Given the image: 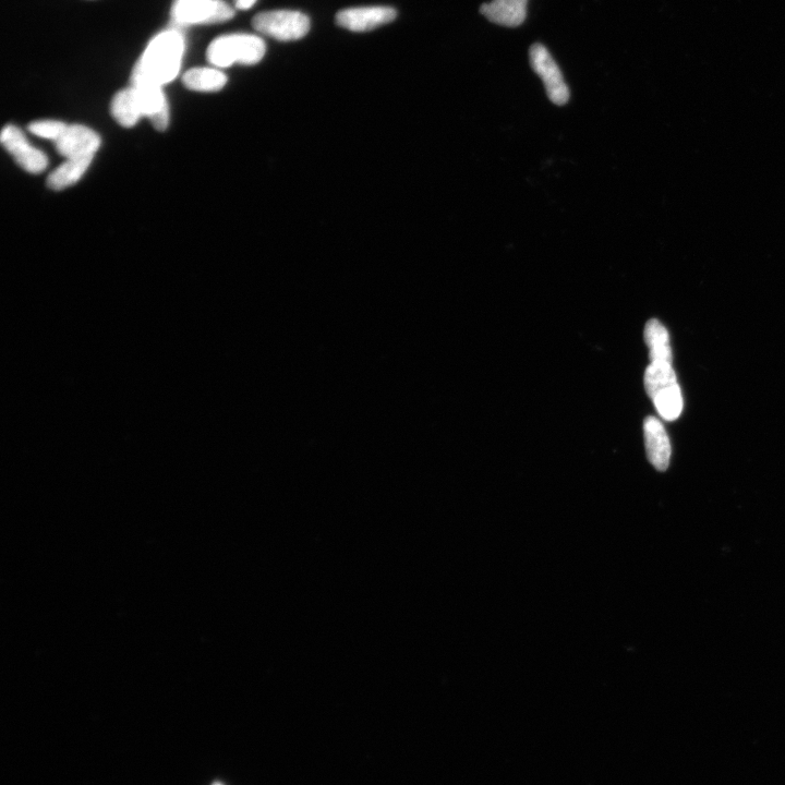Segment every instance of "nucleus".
<instances>
[{"instance_id":"f257e3e1","label":"nucleus","mask_w":785,"mask_h":785,"mask_svg":"<svg viewBox=\"0 0 785 785\" xmlns=\"http://www.w3.org/2000/svg\"><path fill=\"white\" fill-rule=\"evenodd\" d=\"M185 52L183 33L169 29L156 35L138 60L131 76V86L161 87L174 80Z\"/></svg>"},{"instance_id":"f03ea898","label":"nucleus","mask_w":785,"mask_h":785,"mask_svg":"<svg viewBox=\"0 0 785 785\" xmlns=\"http://www.w3.org/2000/svg\"><path fill=\"white\" fill-rule=\"evenodd\" d=\"M645 388L661 418L673 421L681 416L683 397L672 364L651 362L645 372Z\"/></svg>"},{"instance_id":"7ed1b4c3","label":"nucleus","mask_w":785,"mask_h":785,"mask_svg":"<svg viewBox=\"0 0 785 785\" xmlns=\"http://www.w3.org/2000/svg\"><path fill=\"white\" fill-rule=\"evenodd\" d=\"M267 52V46L257 35L229 34L214 40L207 52L209 62L217 68L234 64L256 65Z\"/></svg>"},{"instance_id":"20e7f679","label":"nucleus","mask_w":785,"mask_h":785,"mask_svg":"<svg viewBox=\"0 0 785 785\" xmlns=\"http://www.w3.org/2000/svg\"><path fill=\"white\" fill-rule=\"evenodd\" d=\"M252 26L271 38L282 41H297L305 38L310 31V19L303 12L293 10H274L261 12L252 20Z\"/></svg>"},{"instance_id":"39448f33","label":"nucleus","mask_w":785,"mask_h":785,"mask_svg":"<svg viewBox=\"0 0 785 785\" xmlns=\"http://www.w3.org/2000/svg\"><path fill=\"white\" fill-rule=\"evenodd\" d=\"M235 10L223 0H176L172 8L174 26L188 27L199 23L231 20Z\"/></svg>"},{"instance_id":"423d86ee","label":"nucleus","mask_w":785,"mask_h":785,"mask_svg":"<svg viewBox=\"0 0 785 785\" xmlns=\"http://www.w3.org/2000/svg\"><path fill=\"white\" fill-rule=\"evenodd\" d=\"M529 57L531 68L545 84L549 100L559 106L569 103L571 96L569 86L547 48L542 44H534L530 47Z\"/></svg>"},{"instance_id":"0eeeda50","label":"nucleus","mask_w":785,"mask_h":785,"mask_svg":"<svg viewBox=\"0 0 785 785\" xmlns=\"http://www.w3.org/2000/svg\"><path fill=\"white\" fill-rule=\"evenodd\" d=\"M2 144L4 148L15 157L16 162L24 171L31 174H40L45 171L48 160L46 155L31 146L23 132L12 125L3 129Z\"/></svg>"},{"instance_id":"6e6552de","label":"nucleus","mask_w":785,"mask_h":785,"mask_svg":"<svg viewBox=\"0 0 785 785\" xmlns=\"http://www.w3.org/2000/svg\"><path fill=\"white\" fill-rule=\"evenodd\" d=\"M396 10L391 7L372 6L349 8L338 12V26L353 32H367L395 20Z\"/></svg>"},{"instance_id":"1a4fd4ad","label":"nucleus","mask_w":785,"mask_h":785,"mask_svg":"<svg viewBox=\"0 0 785 785\" xmlns=\"http://www.w3.org/2000/svg\"><path fill=\"white\" fill-rule=\"evenodd\" d=\"M55 144L60 155L67 159H74V157L94 156L101 147V138L86 126L71 125Z\"/></svg>"},{"instance_id":"9d476101","label":"nucleus","mask_w":785,"mask_h":785,"mask_svg":"<svg viewBox=\"0 0 785 785\" xmlns=\"http://www.w3.org/2000/svg\"><path fill=\"white\" fill-rule=\"evenodd\" d=\"M644 432L650 463L660 471L667 470L671 458V443L662 422L656 417L646 418Z\"/></svg>"},{"instance_id":"9b49d317","label":"nucleus","mask_w":785,"mask_h":785,"mask_svg":"<svg viewBox=\"0 0 785 785\" xmlns=\"http://www.w3.org/2000/svg\"><path fill=\"white\" fill-rule=\"evenodd\" d=\"M528 0H492L483 4L480 12L490 22L502 27L521 26L527 17Z\"/></svg>"},{"instance_id":"f8f14e48","label":"nucleus","mask_w":785,"mask_h":785,"mask_svg":"<svg viewBox=\"0 0 785 785\" xmlns=\"http://www.w3.org/2000/svg\"><path fill=\"white\" fill-rule=\"evenodd\" d=\"M143 117L150 118L156 130L164 131L169 123V108L161 87H135Z\"/></svg>"},{"instance_id":"ddd939ff","label":"nucleus","mask_w":785,"mask_h":785,"mask_svg":"<svg viewBox=\"0 0 785 785\" xmlns=\"http://www.w3.org/2000/svg\"><path fill=\"white\" fill-rule=\"evenodd\" d=\"M94 156L74 157L67 159L48 176L47 186L52 190H64L78 183L84 173L88 171Z\"/></svg>"},{"instance_id":"4468645a","label":"nucleus","mask_w":785,"mask_h":785,"mask_svg":"<svg viewBox=\"0 0 785 785\" xmlns=\"http://www.w3.org/2000/svg\"><path fill=\"white\" fill-rule=\"evenodd\" d=\"M111 111L119 125L126 128L134 127L143 117L137 91L130 87L118 92L113 99Z\"/></svg>"},{"instance_id":"2eb2a0df","label":"nucleus","mask_w":785,"mask_h":785,"mask_svg":"<svg viewBox=\"0 0 785 785\" xmlns=\"http://www.w3.org/2000/svg\"><path fill=\"white\" fill-rule=\"evenodd\" d=\"M645 340L649 347L651 362H668L672 364L670 337L666 328L656 319L648 321L645 328Z\"/></svg>"},{"instance_id":"dca6fc26","label":"nucleus","mask_w":785,"mask_h":785,"mask_svg":"<svg viewBox=\"0 0 785 785\" xmlns=\"http://www.w3.org/2000/svg\"><path fill=\"white\" fill-rule=\"evenodd\" d=\"M185 86L192 91L217 92L227 83L224 72L216 68H193L184 75Z\"/></svg>"},{"instance_id":"f3484780","label":"nucleus","mask_w":785,"mask_h":785,"mask_svg":"<svg viewBox=\"0 0 785 785\" xmlns=\"http://www.w3.org/2000/svg\"><path fill=\"white\" fill-rule=\"evenodd\" d=\"M67 127L68 125L57 122V120H41V122L32 123L29 130L35 136L56 142Z\"/></svg>"},{"instance_id":"a211bd4d","label":"nucleus","mask_w":785,"mask_h":785,"mask_svg":"<svg viewBox=\"0 0 785 785\" xmlns=\"http://www.w3.org/2000/svg\"><path fill=\"white\" fill-rule=\"evenodd\" d=\"M257 0H235V6L237 9L240 10H248L251 7L255 6Z\"/></svg>"},{"instance_id":"6ab92c4d","label":"nucleus","mask_w":785,"mask_h":785,"mask_svg":"<svg viewBox=\"0 0 785 785\" xmlns=\"http://www.w3.org/2000/svg\"><path fill=\"white\" fill-rule=\"evenodd\" d=\"M215 785H221V784H215Z\"/></svg>"}]
</instances>
